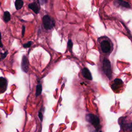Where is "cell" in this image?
Listing matches in <instances>:
<instances>
[{
	"mask_svg": "<svg viewBox=\"0 0 132 132\" xmlns=\"http://www.w3.org/2000/svg\"><path fill=\"white\" fill-rule=\"evenodd\" d=\"M86 119L89 123H91L97 129V130L100 128V119L97 116L93 114H88L86 116Z\"/></svg>",
	"mask_w": 132,
	"mask_h": 132,
	"instance_id": "1",
	"label": "cell"
},
{
	"mask_svg": "<svg viewBox=\"0 0 132 132\" xmlns=\"http://www.w3.org/2000/svg\"><path fill=\"white\" fill-rule=\"evenodd\" d=\"M103 70L104 71V74L106 75V76L109 79H111L112 76L111 64L110 61L107 59H104L103 60Z\"/></svg>",
	"mask_w": 132,
	"mask_h": 132,
	"instance_id": "2",
	"label": "cell"
},
{
	"mask_svg": "<svg viewBox=\"0 0 132 132\" xmlns=\"http://www.w3.org/2000/svg\"><path fill=\"white\" fill-rule=\"evenodd\" d=\"M43 24L44 27L46 30L51 29L55 25L54 21L48 15H45L42 19Z\"/></svg>",
	"mask_w": 132,
	"mask_h": 132,
	"instance_id": "3",
	"label": "cell"
},
{
	"mask_svg": "<svg viewBox=\"0 0 132 132\" xmlns=\"http://www.w3.org/2000/svg\"><path fill=\"white\" fill-rule=\"evenodd\" d=\"M21 67L23 71L25 73L27 72L29 68V61L25 56H23Z\"/></svg>",
	"mask_w": 132,
	"mask_h": 132,
	"instance_id": "4",
	"label": "cell"
},
{
	"mask_svg": "<svg viewBox=\"0 0 132 132\" xmlns=\"http://www.w3.org/2000/svg\"><path fill=\"white\" fill-rule=\"evenodd\" d=\"M101 47L102 51L104 53H108L110 51L111 48L110 43L108 41L104 40L102 42L101 44Z\"/></svg>",
	"mask_w": 132,
	"mask_h": 132,
	"instance_id": "5",
	"label": "cell"
},
{
	"mask_svg": "<svg viewBox=\"0 0 132 132\" xmlns=\"http://www.w3.org/2000/svg\"><path fill=\"white\" fill-rule=\"evenodd\" d=\"M7 80L3 77H0V94L4 93L7 89Z\"/></svg>",
	"mask_w": 132,
	"mask_h": 132,
	"instance_id": "6",
	"label": "cell"
},
{
	"mask_svg": "<svg viewBox=\"0 0 132 132\" xmlns=\"http://www.w3.org/2000/svg\"><path fill=\"white\" fill-rule=\"evenodd\" d=\"M28 7L29 9L32 10L35 13L38 14L39 13L40 10V7L36 2H33L29 4L28 5Z\"/></svg>",
	"mask_w": 132,
	"mask_h": 132,
	"instance_id": "7",
	"label": "cell"
},
{
	"mask_svg": "<svg viewBox=\"0 0 132 132\" xmlns=\"http://www.w3.org/2000/svg\"><path fill=\"white\" fill-rule=\"evenodd\" d=\"M122 84H123V81L121 79L116 78L114 80L113 83L111 85V88L112 89V90H116L118 88H119Z\"/></svg>",
	"mask_w": 132,
	"mask_h": 132,
	"instance_id": "8",
	"label": "cell"
},
{
	"mask_svg": "<svg viewBox=\"0 0 132 132\" xmlns=\"http://www.w3.org/2000/svg\"><path fill=\"white\" fill-rule=\"evenodd\" d=\"M82 74L83 76L88 80H92V77L89 70L87 68H84L82 70Z\"/></svg>",
	"mask_w": 132,
	"mask_h": 132,
	"instance_id": "9",
	"label": "cell"
},
{
	"mask_svg": "<svg viewBox=\"0 0 132 132\" xmlns=\"http://www.w3.org/2000/svg\"><path fill=\"white\" fill-rule=\"evenodd\" d=\"M114 3L126 8H130V5L127 2L123 0H115Z\"/></svg>",
	"mask_w": 132,
	"mask_h": 132,
	"instance_id": "10",
	"label": "cell"
},
{
	"mask_svg": "<svg viewBox=\"0 0 132 132\" xmlns=\"http://www.w3.org/2000/svg\"><path fill=\"white\" fill-rule=\"evenodd\" d=\"M23 4H24V3L22 0H15L14 3L15 9L18 10L20 9L23 7Z\"/></svg>",
	"mask_w": 132,
	"mask_h": 132,
	"instance_id": "11",
	"label": "cell"
},
{
	"mask_svg": "<svg viewBox=\"0 0 132 132\" xmlns=\"http://www.w3.org/2000/svg\"><path fill=\"white\" fill-rule=\"evenodd\" d=\"M3 19L4 20V21L7 23L11 19V16H10V14L9 13V12L6 11L4 12V14L3 16Z\"/></svg>",
	"mask_w": 132,
	"mask_h": 132,
	"instance_id": "12",
	"label": "cell"
},
{
	"mask_svg": "<svg viewBox=\"0 0 132 132\" xmlns=\"http://www.w3.org/2000/svg\"><path fill=\"white\" fill-rule=\"evenodd\" d=\"M123 128L126 131H132V122L124 124L123 125Z\"/></svg>",
	"mask_w": 132,
	"mask_h": 132,
	"instance_id": "13",
	"label": "cell"
},
{
	"mask_svg": "<svg viewBox=\"0 0 132 132\" xmlns=\"http://www.w3.org/2000/svg\"><path fill=\"white\" fill-rule=\"evenodd\" d=\"M41 92H42V85L40 84H39L36 87V96L40 95Z\"/></svg>",
	"mask_w": 132,
	"mask_h": 132,
	"instance_id": "14",
	"label": "cell"
},
{
	"mask_svg": "<svg viewBox=\"0 0 132 132\" xmlns=\"http://www.w3.org/2000/svg\"><path fill=\"white\" fill-rule=\"evenodd\" d=\"M31 44H32V41H28L27 43L24 44L23 45V46L24 48H28V47H29Z\"/></svg>",
	"mask_w": 132,
	"mask_h": 132,
	"instance_id": "15",
	"label": "cell"
},
{
	"mask_svg": "<svg viewBox=\"0 0 132 132\" xmlns=\"http://www.w3.org/2000/svg\"><path fill=\"white\" fill-rule=\"evenodd\" d=\"M72 45H73V44H72V41L71 40H69L68 41V47L70 50H71L72 48Z\"/></svg>",
	"mask_w": 132,
	"mask_h": 132,
	"instance_id": "16",
	"label": "cell"
},
{
	"mask_svg": "<svg viewBox=\"0 0 132 132\" xmlns=\"http://www.w3.org/2000/svg\"><path fill=\"white\" fill-rule=\"evenodd\" d=\"M25 31V26L24 25H23L22 29V37H23L24 36Z\"/></svg>",
	"mask_w": 132,
	"mask_h": 132,
	"instance_id": "17",
	"label": "cell"
},
{
	"mask_svg": "<svg viewBox=\"0 0 132 132\" xmlns=\"http://www.w3.org/2000/svg\"><path fill=\"white\" fill-rule=\"evenodd\" d=\"M7 54H8V52L7 51H6L5 53H4L3 54H1V55H2V59H4L6 57Z\"/></svg>",
	"mask_w": 132,
	"mask_h": 132,
	"instance_id": "18",
	"label": "cell"
},
{
	"mask_svg": "<svg viewBox=\"0 0 132 132\" xmlns=\"http://www.w3.org/2000/svg\"><path fill=\"white\" fill-rule=\"evenodd\" d=\"M0 47H3V43L2 42V35H1V31H0Z\"/></svg>",
	"mask_w": 132,
	"mask_h": 132,
	"instance_id": "19",
	"label": "cell"
},
{
	"mask_svg": "<svg viewBox=\"0 0 132 132\" xmlns=\"http://www.w3.org/2000/svg\"><path fill=\"white\" fill-rule=\"evenodd\" d=\"M38 115H39V117L40 120L42 121V119H43V116H42V113H41V112H39Z\"/></svg>",
	"mask_w": 132,
	"mask_h": 132,
	"instance_id": "20",
	"label": "cell"
},
{
	"mask_svg": "<svg viewBox=\"0 0 132 132\" xmlns=\"http://www.w3.org/2000/svg\"><path fill=\"white\" fill-rule=\"evenodd\" d=\"M39 1H40V3L41 4H43V3H45L46 0H39Z\"/></svg>",
	"mask_w": 132,
	"mask_h": 132,
	"instance_id": "21",
	"label": "cell"
},
{
	"mask_svg": "<svg viewBox=\"0 0 132 132\" xmlns=\"http://www.w3.org/2000/svg\"><path fill=\"white\" fill-rule=\"evenodd\" d=\"M100 132H102V131H100Z\"/></svg>",
	"mask_w": 132,
	"mask_h": 132,
	"instance_id": "22",
	"label": "cell"
}]
</instances>
